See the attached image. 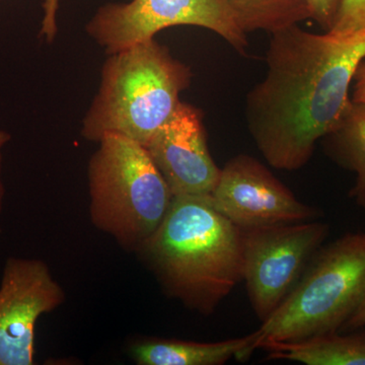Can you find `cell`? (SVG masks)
Instances as JSON below:
<instances>
[{
	"label": "cell",
	"instance_id": "1",
	"mask_svg": "<svg viewBox=\"0 0 365 365\" xmlns=\"http://www.w3.org/2000/svg\"><path fill=\"white\" fill-rule=\"evenodd\" d=\"M261 83L249 91L247 127L274 169H302L351 104L350 86L365 59V29L346 36L299 25L271 34Z\"/></svg>",
	"mask_w": 365,
	"mask_h": 365
},
{
	"label": "cell",
	"instance_id": "2",
	"mask_svg": "<svg viewBox=\"0 0 365 365\" xmlns=\"http://www.w3.org/2000/svg\"><path fill=\"white\" fill-rule=\"evenodd\" d=\"M170 299L213 314L242 280L241 228L208 196H177L157 232L135 253Z\"/></svg>",
	"mask_w": 365,
	"mask_h": 365
},
{
	"label": "cell",
	"instance_id": "3",
	"mask_svg": "<svg viewBox=\"0 0 365 365\" xmlns=\"http://www.w3.org/2000/svg\"><path fill=\"white\" fill-rule=\"evenodd\" d=\"M192 76L155 38L110 54L81 135L98 143L117 134L145 145L181 103Z\"/></svg>",
	"mask_w": 365,
	"mask_h": 365
},
{
	"label": "cell",
	"instance_id": "4",
	"mask_svg": "<svg viewBox=\"0 0 365 365\" xmlns=\"http://www.w3.org/2000/svg\"><path fill=\"white\" fill-rule=\"evenodd\" d=\"M98 143L88 167L91 222L135 254L157 232L174 196L143 144L117 134Z\"/></svg>",
	"mask_w": 365,
	"mask_h": 365
},
{
	"label": "cell",
	"instance_id": "5",
	"mask_svg": "<svg viewBox=\"0 0 365 365\" xmlns=\"http://www.w3.org/2000/svg\"><path fill=\"white\" fill-rule=\"evenodd\" d=\"M365 297V230L322 246L287 299L257 330L266 342L341 332Z\"/></svg>",
	"mask_w": 365,
	"mask_h": 365
},
{
	"label": "cell",
	"instance_id": "6",
	"mask_svg": "<svg viewBox=\"0 0 365 365\" xmlns=\"http://www.w3.org/2000/svg\"><path fill=\"white\" fill-rule=\"evenodd\" d=\"M242 280L251 307L266 321L297 284L330 227L318 220L241 230Z\"/></svg>",
	"mask_w": 365,
	"mask_h": 365
},
{
	"label": "cell",
	"instance_id": "7",
	"mask_svg": "<svg viewBox=\"0 0 365 365\" xmlns=\"http://www.w3.org/2000/svg\"><path fill=\"white\" fill-rule=\"evenodd\" d=\"M178 26L212 31L242 54L248 47L247 34L225 0H132L106 4L88 24L86 32L110 55Z\"/></svg>",
	"mask_w": 365,
	"mask_h": 365
},
{
	"label": "cell",
	"instance_id": "8",
	"mask_svg": "<svg viewBox=\"0 0 365 365\" xmlns=\"http://www.w3.org/2000/svg\"><path fill=\"white\" fill-rule=\"evenodd\" d=\"M213 207L241 230L319 220L322 212L302 202L257 158L237 155L220 170Z\"/></svg>",
	"mask_w": 365,
	"mask_h": 365
},
{
	"label": "cell",
	"instance_id": "9",
	"mask_svg": "<svg viewBox=\"0 0 365 365\" xmlns=\"http://www.w3.org/2000/svg\"><path fill=\"white\" fill-rule=\"evenodd\" d=\"M66 299L47 263L9 257L0 282V365L35 364L37 322Z\"/></svg>",
	"mask_w": 365,
	"mask_h": 365
},
{
	"label": "cell",
	"instance_id": "10",
	"mask_svg": "<svg viewBox=\"0 0 365 365\" xmlns=\"http://www.w3.org/2000/svg\"><path fill=\"white\" fill-rule=\"evenodd\" d=\"M173 196H209L220 176L209 153L203 114L182 102L144 145Z\"/></svg>",
	"mask_w": 365,
	"mask_h": 365
},
{
	"label": "cell",
	"instance_id": "11",
	"mask_svg": "<svg viewBox=\"0 0 365 365\" xmlns=\"http://www.w3.org/2000/svg\"><path fill=\"white\" fill-rule=\"evenodd\" d=\"M257 331L220 342H195L158 337L132 341L128 353L138 365H222L230 359L245 361L257 350Z\"/></svg>",
	"mask_w": 365,
	"mask_h": 365
},
{
	"label": "cell",
	"instance_id": "12",
	"mask_svg": "<svg viewBox=\"0 0 365 365\" xmlns=\"http://www.w3.org/2000/svg\"><path fill=\"white\" fill-rule=\"evenodd\" d=\"M324 334L292 342H266L260 346L270 359L307 365H365V331Z\"/></svg>",
	"mask_w": 365,
	"mask_h": 365
},
{
	"label": "cell",
	"instance_id": "13",
	"mask_svg": "<svg viewBox=\"0 0 365 365\" xmlns=\"http://www.w3.org/2000/svg\"><path fill=\"white\" fill-rule=\"evenodd\" d=\"M321 141L331 160L354 173L350 197L365 210V104L351 101L337 126Z\"/></svg>",
	"mask_w": 365,
	"mask_h": 365
},
{
	"label": "cell",
	"instance_id": "14",
	"mask_svg": "<svg viewBox=\"0 0 365 365\" xmlns=\"http://www.w3.org/2000/svg\"><path fill=\"white\" fill-rule=\"evenodd\" d=\"M245 33L273 34L312 19L307 0H225Z\"/></svg>",
	"mask_w": 365,
	"mask_h": 365
},
{
	"label": "cell",
	"instance_id": "15",
	"mask_svg": "<svg viewBox=\"0 0 365 365\" xmlns=\"http://www.w3.org/2000/svg\"><path fill=\"white\" fill-rule=\"evenodd\" d=\"M365 29V0H343L329 33L346 36Z\"/></svg>",
	"mask_w": 365,
	"mask_h": 365
},
{
	"label": "cell",
	"instance_id": "16",
	"mask_svg": "<svg viewBox=\"0 0 365 365\" xmlns=\"http://www.w3.org/2000/svg\"><path fill=\"white\" fill-rule=\"evenodd\" d=\"M343 0H307L311 9L312 20L329 32L332 29L336 16Z\"/></svg>",
	"mask_w": 365,
	"mask_h": 365
},
{
	"label": "cell",
	"instance_id": "17",
	"mask_svg": "<svg viewBox=\"0 0 365 365\" xmlns=\"http://www.w3.org/2000/svg\"><path fill=\"white\" fill-rule=\"evenodd\" d=\"M59 0H45L44 18L42 21L41 35L44 36L47 42L51 43L57 34L56 16L58 9Z\"/></svg>",
	"mask_w": 365,
	"mask_h": 365
},
{
	"label": "cell",
	"instance_id": "18",
	"mask_svg": "<svg viewBox=\"0 0 365 365\" xmlns=\"http://www.w3.org/2000/svg\"><path fill=\"white\" fill-rule=\"evenodd\" d=\"M354 90H353V102L365 104V61L361 62L355 72Z\"/></svg>",
	"mask_w": 365,
	"mask_h": 365
},
{
	"label": "cell",
	"instance_id": "19",
	"mask_svg": "<svg viewBox=\"0 0 365 365\" xmlns=\"http://www.w3.org/2000/svg\"><path fill=\"white\" fill-rule=\"evenodd\" d=\"M11 134L9 132L0 130V215L4 210V197H6V187L2 180V160H4V148L11 141Z\"/></svg>",
	"mask_w": 365,
	"mask_h": 365
},
{
	"label": "cell",
	"instance_id": "20",
	"mask_svg": "<svg viewBox=\"0 0 365 365\" xmlns=\"http://www.w3.org/2000/svg\"><path fill=\"white\" fill-rule=\"evenodd\" d=\"M365 327V297L364 302H361L359 309H356L354 314H352L351 318L348 319L347 323L345 324L344 328L341 332H346V331L359 330V329L364 328Z\"/></svg>",
	"mask_w": 365,
	"mask_h": 365
}]
</instances>
